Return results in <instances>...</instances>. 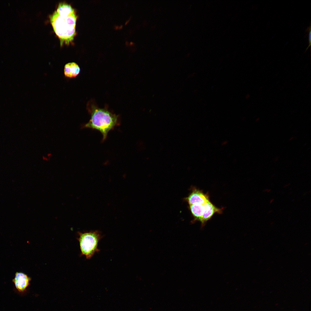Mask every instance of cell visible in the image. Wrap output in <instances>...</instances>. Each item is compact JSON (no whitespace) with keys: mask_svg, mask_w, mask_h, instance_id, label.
I'll use <instances>...</instances> for the list:
<instances>
[{"mask_svg":"<svg viewBox=\"0 0 311 311\" xmlns=\"http://www.w3.org/2000/svg\"><path fill=\"white\" fill-rule=\"evenodd\" d=\"M189 209L194 217V221L200 222L204 211V204H196L189 205Z\"/></svg>","mask_w":311,"mask_h":311,"instance_id":"8","label":"cell"},{"mask_svg":"<svg viewBox=\"0 0 311 311\" xmlns=\"http://www.w3.org/2000/svg\"><path fill=\"white\" fill-rule=\"evenodd\" d=\"M81 255H84L87 259H90L100 250L98 248V243L103 236L99 231H91L88 232H78Z\"/></svg>","mask_w":311,"mask_h":311,"instance_id":"3","label":"cell"},{"mask_svg":"<svg viewBox=\"0 0 311 311\" xmlns=\"http://www.w3.org/2000/svg\"><path fill=\"white\" fill-rule=\"evenodd\" d=\"M77 18L75 10L65 2L59 3L56 10L50 15L51 24L61 45L69 44L73 40Z\"/></svg>","mask_w":311,"mask_h":311,"instance_id":"1","label":"cell"},{"mask_svg":"<svg viewBox=\"0 0 311 311\" xmlns=\"http://www.w3.org/2000/svg\"><path fill=\"white\" fill-rule=\"evenodd\" d=\"M306 31L308 32V41L309 45H308V46L306 48V50H305V52H305L306 51V50L308 49V48L310 46V45H311V25H310V26L309 27H308L306 29Z\"/></svg>","mask_w":311,"mask_h":311,"instance_id":"9","label":"cell"},{"mask_svg":"<svg viewBox=\"0 0 311 311\" xmlns=\"http://www.w3.org/2000/svg\"><path fill=\"white\" fill-rule=\"evenodd\" d=\"M90 113V119L82 127L99 131L102 135L103 142L106 139L109 131L120 124L119 116L105 109L93 106Z\"/></svg>","mask_w":311,"mask_h":311,"instance_id":"2","label":"cell"},{"mask_svg":"<svg viewBox=\"0 0 311 311\" xmlns=\"http://www.w3.org/2000/svg\"><path fill=\"white\" fill-rule=\"evenodd\" d=\"M80 71L79 67L75 62L68 63L65 66L64 74L67 77L71 78L76 77L79 74Z\"/></svg>","mask_w":311,"mask_h":311,"instance_id":"7","label":"cell"},{"mask_svg":"<svg viewBox=\"0 0 311 311\" xmlns=\"http://www.w3.org/2000/svg\"><path fill=\"white\" fill-rule=\"evenodd\" d=\"M31 278L26 274L22 272H16L14 278L12 280L16 290L20 293L25 292L30 285Z\"/></svg>","mask_w":311,"mask_h":311,"instance_id":"5","label":"cell"},{"mask_svg":"<svg viewBox=\"0 0 311 311\" xmlns=\"http://www.w3.org/2000/svg\"><path fill=\"white\" fill-rule=\"evenodd\" d=\"M186 200L189 205L196 204H204L210 200L209 196L207 193L196 188H193Z\"/></svg>","mask_w":311,"mask_h":311,"instance_id":"4","label":"cell"},{"mask_svg":"<svg viewBox=\"0 0 311 311\" xmlns=\"http://www.w3.org/2000/svg\"><path fill=\"white\" fill-rule=\"evenodd\" d=\"M204 205V211L200 221L202 227L205 225L207 221L211 219L215 214L222 213L223 209V208H220L216 207L210 200Z\"/></svg>","mask_w":311,"mask_h":311,"instance_id":"6","label":"cell"}]
</instances>
